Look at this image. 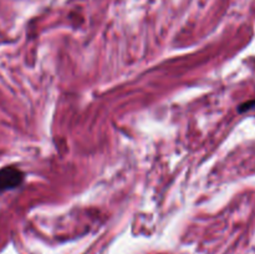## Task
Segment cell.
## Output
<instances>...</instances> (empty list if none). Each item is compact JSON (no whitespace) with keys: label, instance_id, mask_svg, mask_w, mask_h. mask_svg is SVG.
<instances>
[{"label":"cell","instance_id":"cell-1","mask_svg":"<svg viewBox=\"0 0 255 254\" xmlns=\"http://www.w3.org/2000/svg\"><path fill=\"white\" fill-rule=\"evenodd\" d=\"M24 181V173L15 166H7L0 169V192L10 191Z\"/></svg>","mask_w":255,"mask_h":254},{"label":"cell","instance_id":"cell-2","mask_svg":"<svg viewBox=\"0 0 255 254\" xmlns=\"http://www.w3.org/2000/svg\"><path fill=\"white\" fill-rule=\"evenodd\" d=\"M252 106H255V101H249V102H247V104L242 105L241 109H239V111H247V110L252 109Z\"/></svg>","mask_w":255,"mask_h":254}]
</instances>
